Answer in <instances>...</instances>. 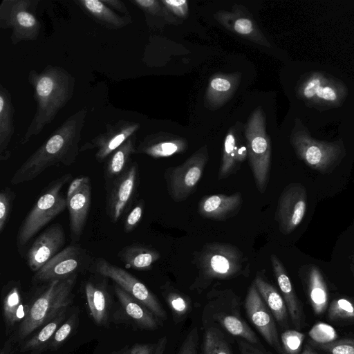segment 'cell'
<instances>
[{"label":"cell","instance_id":"d6986e66","mask_svg":"<svg viewBox=\"0 0 354 354\" xmlns=\"http://www.w3.org/2000/svg\"><path fill=\"white\" fill-rule=\"evenodd\" d=\"M214 17L231 32L257 44L270 47V43L260 30L252 15L243 5L236 3L231 10L217 11Z\"/></svg>","mask_w":354,"mask_h":354},{"label":"cell","instance_id":"ee69618b","mask_svg":"<svg viewBox=\"0 0 354 354\" xmlns=\"http://www.w3.org/2000/svg\"><path fill=\"white\" fill-rule=\"evenodd\" d=\"M145 209V201L140 199L127 216L124 223V231L126 233L132 232L140 223Z\"/></svg>","mask_w":354,"mask_h":354},{"label":"cell","instance_id":"816d5d0a","mask_svg":"<svg viewBox=\"0 0 354 354\" xmlns=\"http://www.w3.org/2000/svg\"><path fill=\"white\" fill-rule=\"evenodd\" d=\"M248 157V149L246 145L244 144L241 137L239 136L236 150V160L238 165L240 167L241 164Z\"/></svg>","mask_w":354,"mask_h":354},{"label":"cell","instance_id":"f5cc1de1","mask_svg":"<svg viewBox=\"0 0 354 354\" xmlns=\"http://www.w3.org/2000/svg\"><path fill=\"white\" fill-rule=\"evenodd\" d=\"M109 8H113L122 12L124 16H129V10L123 1L120 0H102Z\"/></svg>","mask_w":354,"mask_h":354},{"label":"cell","instance_id":"db71d44e","mask_svg":"<svg viewBox=\"0 0 354 354\" xmlns=\"http://www.w3.org/2000/svg\"><path fill=\"white\" fill-rule=\"evenodd\" d=\"M167 343V339L165 336L160 337L156 342V346L153 354H164Z\"/></svg>","mask_w":354,"mask_h":354},{"label":"cell","instance_id":"e0dca14e","mask_svg":"<svg viewBox=\"0 0 354 354\" xmlns=\"http://www.w3.org/2000/svg\"><path fill=\"white\" fill-rule=\"evenodd\" d=\"M97 275L98 277H91L84 283L86 309L97 326L108 328L114 311L113 299L108 290L107 278Z\"/></svg>","mask_w":354,"mask_h":354},{"label":"cell","instance_id":"d4e9b609","mask_svg":"<svg viewBox=\"0 0 354 354\" xmlns=\"http://www.w3.org/2000/svg\"><path fill=\"white\" fill-rule=\"evenodd\" d=\"M188 149L187 140L177 135L159 132L145 137L136 149V153L153 158H167L184 153Z\"/></svg>","mask_w":354,"mask_h":354},{"label":"cell","instance_id":"f35d334b","mask_svg":"<svg viewBox=\"0 0 354 354\" xmlns=\"http://www.w3.org/2000/svg\"><path fill=\"white\" fill-rule=\"evenodd\" d=\"M131 2L149 15L160 17L170 24L177 22V19L168 12L160 1L133 0Z\"/></svg>","mask_w":354,"mask_h":354},{"label":"cell","instance_id":"7402d4cb","mask_svg":"<svg viewBox=\"0 0 354 354\" xmlns=\"http://www.w3.org/2000/svg\"><path fill=\"white\" fill-rule=\"evenodd\" d=\"M342 84L314 72L301 80L297 87L299 97L306 101L324 105H337L343 96Z\"/></svg>","mask_w":354,"mask_h":354},{"label":"cell","instance_id":"484cf974","mask_svg":"<svg viewBox=\"0 0 354 354\" xmlns=\"http://www.w3.org/2000/svg\"><path fill=\"white\" fill-rule=\"evenodd\" d=\"M241 79V73H216L211 77L206 88L205 106L216 110L224 105L234 94Z\"/></svg>","mask_w":354,"mask_h":354},{"label":"cell","instance_id":"c3c4849f","mask_svg":"<svg viewBox=\"0 0 354 354\" xmlns=\"http://www.w3.org/2000/svg\"><path fill=\"white\" fill-rule=\"evenodd\" d=\"M89 182H91L90 178L88 176H80L74 178L70 183L68 188L67 189L66 196V200L71 198L84 185Z\"/></svg>","mask_w":354,"mask_h":354},{"label":"cell","instance_id":"3957f363","mask_svg":"<svg viewBox=\"0 0 354 354\" xmlns=\"http://www.w3.org/2000/svg\"><path fill=\"white\" fill-rule=\"evenodd\" d=\"M77 278V275H75L35 285L30 290L27 294L28 314L15 333L10 335L19 346L63 308L73 304Z\"/></svg>","mask_w":354,"mask_h":354},{"label":"cell","instance_id":"603a6c76","mask_svg":"<svg viewBox=\"0 0 354 354\" xmlns=\"http://www.w3.org/2000/svg\"><path fill=\"white\" fill-rule=\"evenodd\" d=\"M242 205L243 197L239 192L230 195H207L199 201L198 212L205 218L225 221L236 215Z\"/></svg>","mask_w":354,"mask_h":354},{"label":"cell","instance_id":"f6af8a7d","mask_svg":"<svg viewBox=\"0 0 354 354\" xmlns=\"http://www.w3.org/2000/svg\"><path fill=\"white\" fill-rule=\"evenodd\" d=\"M164 7L176 18H187L189 12L187 0H160Z\"/></svg>","mask_w":354,"mask_h":354},{"label":"cell","instance_id":"8fae6325","mask_svg":"<svg viewBox=\"0 0 354 354\" xmlns=\"http://www.w3.org/2000/svg\"><path fill=\"white\" fill-rule=\"evenodd\" d=\"M90 271L111 279L114 283L145 306L160 321L167 319V313L156 296L130 272L101 257L94 260Z\"/></svg>","mask_w":354,"mask_h":354},{"label":"cell","instance_id":"5bb4252c","mask_svg":"<svg viewBox=\"0 0 354 354\" xmlns=\"http://www.w3.org/2000/svg\"><path fill=\"white\" fill-rule=\"evenodd\" d=\"M306 207L305 187L297 183L286 185L279 197L274 214L279 231L284 235L292 232L302 221Z\"/></svg>","mask_w":354,"mask_h":354},{"label":"cell","instance_id":"bcb514c9","mask_svg":"<svg viewBox=\"0 0 354 354\" xmlns=\"http://www.w3.org/2000/svg\"><path fill=\"white\" fill-rule=\"evenodd\" d=\"M198 343V330L194 327L184 339L178 354H197Z\"/></svg>","mask_w":354,"mask_h":354},{"label":"cell","instance_id":"2e32d148","mask_svg":"<svg viewBox=\"0 0 354 354\" xmlns=\"http://www.w3.org/2000/svg\"><path fill=\"white\" fill-rule=\"evenodd\" d=\"M244 308L248 319L266 342L279 354H284L274 317L253 281L248 290Z\"/></svg>","mask_w":354,"mask_h":354},{"label":"cell","instance_id":"ffe728a7","mask_svg":"<svg viewBox=\"0 0 354 354\" xmlns=\"http://www.w3.org/2000/svg\"><path fill=\"white\" fill-rule=\"evenodd\" d=\"M2 317L7 337L15 333L26 319L30 309L27 294L19 281L11 280L1 292Z\"/></svg>","mask_w":354,"mask_h":354},{"label":"cell","instance_id":"277c9868","mask_svg":"<svg viewBox=\"0 0 354 354\" xmlns=\"http://www.w3.org/2000/svg\"><path fill=\"white\" fill-rule=\"evenodd\" d=\"M193 263L198 272L189 289L198 293L215 281L249 275V264L241 250L234 245L209 242L194 252Z\"/></svg>","mask_w":354,"mask_h":354},{"label":"cell","instance_id":"f546056e","mask_svg":"<svg viewBox=\"0 0 354 354\" xmlns=\"http://www.w3.org/2000/svg\"><path fill=\"white\" fill-rule=\"evenodd\" d=\"M118 257L124 263L126 268L149 270L160 258V254L152 247L135 243L122 248L118 253Z\"/></svg>","mask_w":354,"mask_h":354},{"label":"cell","instance_id":"83f0119b","mask_svg":"<svg viewBox=\"0 0 354 354\" xmlns=\"http://www.w3.org/2000/svg\"><path fill=\"white\" fill-rule=\"evenodd\" d=\"M68 310L69 307L63 308L49 322L23 342L19 346V352L41 354L46 351L55 332L66 319Z\"/></svg>","mask_w":354,"mask_h":354},{"label":"cell","instance_id":"9c48e42d","mask_svg":"<svg viewBox=\"0 0 354 354\" xmlns=\"http://www.w3.org/2000/svg\"><path fill=\"white\" fill-rule=\"evenodd\" d=\"M208 160V148L204 145L182 164L165 170L164 179L167 192L174 201L182 202L196 191Z\"/></svg>","mask_w":354,"mask_h":354},{"label":"cell","instance_id":"d590c367","mask_svg":"<svg viewBox=\"0 0 354 354\" xmlns=\"http://www.w3.org/2000/svg\"><path fill=\"white\" fill-rule=\"evenodd\" d=\"M239 136V134L236 126L229 129L225 135L221 162L218 174V180L228 178L239 168L236 160V150Z\"/></svg>","mask_w":354,"mask_h":354},{"label":"cell","instance_id":"ac0fdd59","mask_svg":"<svg viewBox=\"0 0 354 354\" xmlns=\"http://www.w3.org/2000/svg\"><path fill=\"white\" fill-rule=\"evenodd\" d=\"M139 128V123L125 120L108 124L106 131L82 145L80 152L96 149L95 158L99 162H102L129 138L134 136Z\"/></svg>","mask_w":354,"mask_h":354},{"label":"cell","instance_id":"4316f807","mask_svg":"<svg viewBox=\"0 0 354 354\" xmlns=\"http://www.w3.org/2000/svg\"><path fill=\"white\" fill-rule=\"evenodd\" d=\"M91 182L84 185L66 200L69 213V227L73 243L77 242L82 234L91 205Z\"/></svg>","mask_w":354,"mask_h":354},{"label":"cell","instance_id":"9a60e30c","mask_svg":"<svg viewBox=\"0 0 354 354\" xmlns=\"http://www.w3.org/2000/svg\"><path fill=\"white\" fill-rule=\"evenodd\" d=\"M113 290L119 304L112 316L115 324L147 330H156L162 326V321L151 310L115 283Z\"/></svg>","mask_w":354,"mask_h":354},{"label":"cell","instance_id":"cb8c5ba5","mask_svg":"<svg viewBox=\"0 0 354 354\" xmlns=\"http://www.w3.org/2000/svg\"><path fill=\"white\" fill-rule=\"evenodd\" d=\"M270 259L274 276L286 303L290 320L295 328L300 330L305 321L302 305L281 261L274 254H272Z\"/></svg>","mask_w":354,"mask_h":354},{"label":"cell","instance_id":"681fc988","mask_svg":"<svg viewBox=\"0 0 354 354\" xmlns=\"http://www.w3.org/2000/svg\"><path fill=\"white\" fill-rule=\"evenodd\" d=\"M156 346V342L136 343L131 347L129 354H153Z\"/></svg>","mask_w":354,"mask_h":354},{"label":"cell","instance_id":"4fadbf2b","mask_svg":"<svg viewBox=\"0 0 354 354\" xmlns=\"http://www.w3.org/2000/svg\"><path fill=\"white\" fill-rule=\"evenodd\" d=\"M138 182V167L133 162L121 176L105 185L106 212L112 223H117L130 207Z\"/></svg>","mask_w":354,"mask_h":354},{"label":"cell","instance_id":"f907efd6","mask_svg":"<svg viewBox=\"0 0 354 354\" xmlns=\"http://www.w3.org/2000/svg\"><path fill=\"white\" fill-rule=\"evenodd\" d=\"M18 351H19V345L9 336L3 344L0 354H17Z\"/></svg>","mask_w":354,"mask_h":354},{"label":"cell","instance_id":"5b68a950","mask_svg":"<svg viewBox=\"0 0 354 354\" xmlns=\"http://www.w3.org/2000/svg\"><path fill=\"white\" fill-rule=\"evenodd\" d=\"M201 322L204 329L218 325L234 337L262 346L241 315L240 297L231 289L214 288L207 294Z\"/></svg>","mask_w":354,"mask_h":354},{"label":"cell","instance_id":"7bdbcfd3","mask_svg":"<svg viewBox=\"0 0 354 354\" xmlns=\"http://www.w3.org/2000/svg\"><path fill=\"white\" fill-rule=\"evenodd\" d=\"M319 344L320 348L330 354H354L353 339H342Z\"/></svg>","mask_w":354,"mask_h":354},{"label":"cell","instance_id":"ab89813d","mask_svg":"<svg viewBox=\"0 0 354 354\" xmlns=\"http://www.w3.org/2000/svg\"><path fill=\"white\" fill-rule=\"evenodd\" d=\"M330 319H354V305L349 300L341 298L335 299L330 305L328 311Z\"/></svg>","mask_w":354,"mask_h":354},{"label":"cell","instance_id":"11a10c76","mask_svg":"<svg viewBox=\"0 0 354 354\" xmlns=\"http://www.w3.org/2000/svg\"><path fill=\"white\" fill-rule=\"evenodd\" d=\"M130 347L128 344H126L119 350H115L110 353L109 354H129Z\"/></svg>","mask_w":354,"mask_h":354},{"label":"cell","instance_id":"6da1fadb","mask_svg":"<svg viewBox=\"0 0 354 354\" xmlns=\"http://www.w3.org/2000/svg\"><path fill=\"white\" fill-rule=\"evenodd\" d=\"M86 109H82L67 118L51 136L22 163L10 179L17 185L35 179L50 167L75 162Z\"/></svg>","mask_w":354,"mask_h":354},{"label":"cell","instance_id":"44dd1931","mask_svg":"<svg viewBox=\"0 0 354 354\" xmlns=\"http://www.w3.org/2000/svg\"><path fill=\"white\" fill-rule=\"evenodd\" d=\"M62 225L57 223L42 232L27 251L26 259L31 271L36 272L58 254L65 243Z\"/></svg>","mask_w":354,"mask_h":354},{"label":"cell","instance_id":"7c38bea8","mask_svg":"<svg viewBox=\"0 0 354 354\" xmlns=\"http://www.w3.org/2000/svg\"><path fill=\"white\" fill-rule=\"evenodd\" d=\"M92 260L80 244H71L48 261L32 278L34 285L62 280L90 270Z\"/></svg>","mask_w":354,"mask_h":354},{"label":"cell","instance_id":"8d00e7d4","mask_svg":"<svg viewBox=\"0 0 354 354\" xmlns=\"http://www.w3.org/2000/svg\"><path fill=\"white\" fill-rule=\"evenodd\" d=\"M202 351L203 354H232L224 334L215 326L205 329Z\"/></svg>","mask_w":354,"mask_h":354},{"label":"cell","instance_id":"836d02e7","mask_svg":"<svg viewBox=\"0 0 354 354\" xmlns=\"http://www.w3.org/2000/svg\"><path fill=\"white\" fill-rule=\"evenodd\" d=\"M306 282L309 301L315 314H322L328 305L327 286L319 269L313 265L306 272Z\"/></svg>","mask_w":354,"mask_h":354},{"label":"cell","instance_id":"7a4b0ae2","mask_svg":"<svg viewBox=\"0 0 354 354\" xmlns=\"http://www.w3.org/2000/svg\"><path fill=\"white\" fill-rule=\"evenodd\" d=\"M28 81L34 91L37 108L21 140L22 144L39 134L52 122L59 111L72 97L75 86V79L68 71L51 65L39 73L31 71Z\"/></svg>","mask_w":354,"mask_h":354},{"label":"cell","instance_id":"30bf717a","mask_svg":"<svg viewBox=\"0 0 354 354\" xmlns=\"http://www.w3.org/2000/svg\"><path fill=\"white\" fill-rule=\"evenodd\" d=\"M37 0H3L0 5V26L11 29L13 44L36 40L41 23L35 15Z\"/></svg>","mask_w":354,"mask_h":354},{"label":"cell","instance_id":"9f6ffc18","mask_svg":"<svg viewBox=\"0 0 354 354\" xmlns=\"http://www.w3.org/2000/svg\"><path fill=\"white\" fill-rule=\"evenodd\" d=\"M301 354H319L313 351L310 347L306 346Z\"/></svg>","mask_w":354,"mask_h":354},{"label":"cell","instance_id":"60d3db41","mask_svg":"<svg viewBox=\"0 0 354 354\" xmlns=\"http://www.w3.org/2000/svg\"><path fill=\"white\" fill-rule=\"evenodd\" d=\"M304 335L297 330H286L281 335V342L284 354H299Z\"/></svg>","mask_w":354,"mask_h":354},{"label":"cell","instance_id":"7dc6e473","mask_svg":"<svg viewBox=\"0 0 354 354\" xmlns=\"http://www.w3.org/2000/svg\"><path fill=\"white\" fill-rule=\"evenodd\" d=\"M236 342L241 354H272L263 346H257L242 338L237 337Z\"/></svg>","mask_w":354,"mask_h":354},{"label":"cell","instance_id":"ba28073f","mask_svg":"<svg viewBox=\"0 0 354 354\" xmlns=\"http://www.w3.org/2000/svg\"><path fill=\"white\" fill-rule=\"evenodd\" d=\"M290 142L297 157L312 169L328 173L334 169L345 155L339 142L318 140L306 130H295Z\"/></svg>","mask_w":354,"mask_h":354},{"label":"cell","instance_id":"52a82bcc","mask_svg":"<svg viewBox=\"0 0 354 354\" xmlns=\"http://www.w3.org/2000/svg\"><path fill=\"white\" fill-rule=\"evenodd\" d=\"M250 167L258 191L265 192L269 181L271 165V143L266 133L265 113L256 108L244 127Z\"/></svg>","mask_w":354,"mask_h":354},{"label":"cell","instance_id":"1f68e13d","mask_svg":"<svg viewBox=\"0 0 354 354\" xmlns=\"http://www.w3.org/2000/svg\"><path fill=\"white\" fill-rule=\"evenodd\" d=\"M14 107L10 94L3 85H0V158L7 160L10 153L7 150L14 134Z\"/></svg>","mask_w":354,"mask_h":354},{"label":"cell","instance_id":"8992f818","mask_svg":"<svg viewBox=\"0 0 354 354\" xmlns=\"http://www.w3.org/2000/svg\"><path fill=\"white\" fill-rule=\"evenodd\" d=\"M72 178L71 174H66L52 180L41 192L19 228L17 234L19 251L23 250L43 227L67 207L66 198L62 190Z\"/></svg>","mask_w":354,"mask_h":354},{"label":"cell","instance_id":"f1b7e54d","mask_svg":"<svg viewBox=\"0 0 354 354\" xmlns=\"http://www.w3.org/2000/svg\"><path fill=\"white\" fill-rule=\"evenodd\" d=\"M253 282L275 321L280 326L287 327L289 315L282 295L260 272L257 273Z\"/></svg>","mask_w":354,"mask_h":354},{"label":"cell","instance_id":"4dcf8cb0","mask_svg":"<svg viewBox=\"0 0 354 354\" xmlns=\"http://www.w3.org/2000/svg\"><path fill=\"white\" fill-rule=\"evenodd\" d=\"M84 12L106 28L118 29L131 22L130 16H120L102 0H78L75 1Z\"/></svg>","mask_w":354,"mask_h":354},{"label":"cell","instance_id":"d6a6232c","mask_svg":"<svg viewBox=\"0 0 354 354\" xmlns=\"http://www.w3.org/2000/svg\"><path fill=\"white\" fill-rule=\"evenodd\" d=\"M135 140L134 135L107 158L104 167L105 185L121 176L129 167L128 165L130 157L136 153Z\"/></svg>","mask_w":354,"mask_h":354},{"label":"cell","instance_id":"74e56055","mask_svg":"<svg viewBox=\"0 0 354 354\" xmlns=\"http://www.w3.org/2000/svg\"><path fill=\"white\" fill-rule=\"evenodd\" d=\"M80 310L78 307H75L70 315L58 328L53 335L48 350L50 351H57L65 342L76 332L79 326Z\"/></svg>","mask_w":354,"mask_h":354},{"label":"cell","instance_id":"e575fe53","mask_svg":"<svg viewBox=\"0 0 354 354\" xmlns=\"http://www.w3.org/2000/svg\"><path fill=\"white\" fill-rule=\"evenodd\" d=\"M160 292L171 312L174 323L177 324L183 322L192 308L189 297L168 282L160 287Z\"/></svg>","mask_w":354,"mask_h":354},{"label":"cell","instance_id":"b9f144b4","mask_svg":"<svg viewBox=\"0 0 354 354\" xmlns=\"http://www.w3.org/2000/svg\"><path fill=\"white\" fill-rule=\"evenodd\" d=\"M15 194L9 187H5L0 192V233L6 227L12 208Z\"/></svg>","mask_w":354,"mask_h":354}]
</instances>
